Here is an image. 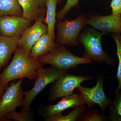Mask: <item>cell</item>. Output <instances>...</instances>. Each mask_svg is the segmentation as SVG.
<instances>
[{
  "label": "cell",
  "instance_id": "obj_1",
  "mask_svg": "<svg viewBox=\"0 0 121 121\" xmlns=\"http://www.w3.org/2000/svg\"><path fill=\"white\" fill-rule=\"evenodd\" d=\"M10 64L0 74V85H5L15 79L27 78L36 79L37 69L43 67V64L38 59L31 56L22 47L18 46Z\"/></svg>",
  "mask_w": 121,
  "mask_h": 121
},
{
  "label": "cell",
  "instance_id": "obj_2",
  "mask_svg": "<svg viewBox=\"0 0 121 121\" xmlns=\"http://www.w3.org/2000/svg\"><path fill=\"white\" fill-rule=\"evenodd\" d=\"M103 35L102 33L93 28L87 29L80 33L78 40L84 47L83 56L93 62L104 63L114 66V59L106 53L103 48L102 37Z\"/></svg>",
  "mask_w": 121,
  "mask_h": 121
},
{
  "label": "cell",
  "instance_id": "obj_3",
  "mask_svg": "<svg viewBox=\"0 0 121 121\" xmlns=\"http://www.w3.org/2000/svg\"><path fill=\"white\" fill-rule=\"evenodd\" d=\"M40 63L51 65L59 70L68 71L76 68L78 65L93 63L89 59L75 55L64 45L59 46L51 52L38 58Z\"/></svg>",
  "mask_w": 121,
  "mask_h": 121
},
{
  "label": "cell",
  "instance_id": "obj_4",
  "mask_svg": "<svg viewBox=\"0 0 121 121\" xmlns=\"http://www.w3.org/2000/svg\"><path fill=\"white\" fill-rule=\"evenodd\" d=\"M87 17L84 13L80 14L71 20L65 19L56 23L58 33L56 40L59 46H77L80 43L78 39L82 29L86 25Z\"/></svg>",
  "mask_w": 121,
  "mask_h": 121
},
{
  "label": "cell",
  "instance_id": "obj_5",
  "mask_svg": "<svg viewBox=\"0 0 121 121\" xmlns=\"http://www.w3.org/2000/svg\"><path fill=\"white\" fill-rule=\"evenodd\" d=\"M67 71L59 70L52 66L46 69L41 67L37 69V77L34 86L30 90L24 91L21 110L30 109V105L39 93L48 84L54 83L60 76L67 73Z\"/></svg>",
  "mask_w": 121,
  "mask_h": 121
},
{
  "label": "cell",
  "instance_id": "obj_6",
  "mask_svg": "<svg viewBox=\"0 0 121 121\" xmlns=\"http://www.w3.org/2000/svg\"><path fill=\"white\" fill-rule=\"evenodd\" d=\"M97 84L91 88L80 86L76 88L82 96L85 104L89 109H92L94 106L98 105L103 112H105L106 107L110 105L112 101L105 94L103 89L105 76L102 73L97 74Z\"/></svg>",
  "mask_w": 121,
  "mask_h": 121
},
{
  "label": "cell",
  "instance_id": "obj_7",
  "mask_svg": "<svg viewBox=\"0 0 121 121\" xmlns=\"http://www.w3.org/2000/svg\"><path fill=\"white\" fill-rule=\"evenodd\" d=\"M94 78L93 76L65 74L55 80L52 86L48 101H55L59 98L66 97L73 94V91L86 80Z\"/></svg>",
  "mask_w": 121,
  "mask_h": 121
},
{
  "label": "cell",
  "instance_id": "obj_8",
  "mask_svg": "<svg viewBox=\"0 0 121 121\" xmlns=\"http://www.w3.org/2000/svg\"><path fill=\"white\" fill-rule=\"evenodd\" d=\"M22 79L12 82L8 86L0 100V121L5 115L22 106L24 94L21 87Z\"/></svg>",
  "mask_w": 121,
  "mask_h": 121
},
{
  "label": "cell",
  "instance_id": "obj_9",
  "mask_svg": "<svg viewBox=\"0 0 121 121\" xmlns=\"http://www.w3.org/2000/svg\"><path fill=\"white\" fill-rule=\"evenodd\" d=\"M46 11L39 16L35 23L25 31L20 38L19 46L22 47L28 53L36 41L42 35L48 33V27L44 22Z\"/></svg>",
  "mask_w": 121,
  "mask_h": 121
},
{
  "label": "cell",
  "instance_id": "obj_10",
  "mask_svg": "<svg viewBox=\"0 0 121 121\" xmlns=\"http://www.w3.org/2000/svg\"><path fill=\"white\" fill-rule=\"evenodd\" d=\"M31 25V22L22 17H0V35L7 37L20 36Z\"/></svg>",
  "mask_w": 121,
  "mask_h": 121
},
{
  "label": "cell",
  "instance_id": "obj_11",
  "mask_svg": "<svg viewBox=\"0 0 121 121\" xmlns=\"http://www.w3.org/2000/svg\"><path fill=\"white\" fill-rule=\"evenodd\" d=\"M86 24L102 33H121V15H93L87 19Z\"/></svg>",
  "mask_w": 121,
  "mask_h": 121
},
{
  "label": "cell",
  "instance_id": "obj_12",
  "mask_svg": "<svg viewBox=\"0 0 121 121\" xmlns=\"http://www.w3.org/2000/svg\"><path fill=\"white\" fill-rule=\"evenodd\" d=\"M82 96L79 94H73L63 97L58 103L53 105L44 107L40 111V114L45 118L62 112L70 108H74L81 105H85Z\"/></svg>",
  "mask_w": 121,
  "mask_h": 121
},
{
  "label": "cell",
  "instance_id": "obj_13",
  "mask_svg": "<svg viewBox=\"0 0 121 121\" xmlns=\"http://www.w3.org/2000/svg\"><path fill=\"white\" fill-rule=\"evenodd\" d=\"M20 36L7 37L0 35V71L8 62L11 55L19 46Z\"/></svg>",
  "mask_w": 121,
  "mask_h": 121
},
{
  "label": "cell",
  "instance_id": "obj_14",
  "mask_svg": "<svg viewBox=\"0 0 121 121\" xmlns=\"http://www.w3.org/2000/svg\"><path fill=\"white\" fill-rule=\"evenodd\" d=\"M55 39L48 33L42 35L33 47L30 52L31 56L37 59L58 48L59 46Z\"/></svg>",
  "mask_w": 121,
  "mask_h": 121
},
{
  "label": "cell",
  "instance_id": "obj_15",
  "mask_svg": "<svg viewBox=\"0 0 121 121\" xmlns=\"http://www.w3.org/2000/svg\"><path fill=\"white\" fill-rule=\"evenodd\" d=\"M23 10L22 17L30 22L35 21L47 8L41 7L35 0H18Z\"/></svg>",
  "mask_w": 121,
  "mask_h": 121
},
{
  "label": "cell",
  "instance_id": "obj_16",
  "mask_svg": "<svg viewBox=\"0 0 121 121\" xmlns=\"http://www.w3.org/2000/svg\"><path fill=\"white\" fill-rule=\"evenodd\" d=\"M60 0H46V16L44 22L48 27V33L55 39V26L56 23V5Z\"/></svg>",
  "mask_w": 121,
  "mask_h": 121
},
{
  "label": "cell",
  "instance_id": "obj_17",
  "mask_svg": "<svg viewBox=\"0 0 121 121\" xmlns=\"http://www.w3.org/2000/svg\"><path fill=\"white\" fill-rule=\"evenodd\" d=\"M6 15L22 17L23 10L18 0H0V17Z\"/></svg>",
  "mask_w": 121,
  "mask_h": 121
},
{
  "label": "cell",
  "instance_id": "obj_18",
  "mask_svg": "<svg viewBox=\"0 0 121 121\" xmlns=\"http://www.w3.org/2000/svg\"><path fill=\"white\" fill-rule=\"evenodd\" d=\"M86 107L84 105H81L74 108L73 110L67 115L64 116L62 113L45 118L48 121H76L80 115L85 113Z\"/></svg>",
  "mask_w": 121,
  "mask_h": 121
},
{
  "label": "cell",
  "instance_id": "obj_19",
  "mask_svg": "<svg viewBox=\"0 0 121 121\" xmlns=\"http://www.w3.org/2000/svg\"><path fill=\"white\" fill-rule=\"evenodd\" d=\"M115 94V99L110 106L108 117L110 121H121V90Z\"/></svg>",
  "mask_w": 121,
  "mask_h": 121
},
{
  "label": "cell",
  "instance_id": "obj_20",
  "mask_svg": "<svg viewBox=\"0 0 121 121\" xmlns=\"http://www.w3.org/2000/svg\"><path fill=\"white\" fill-rule=\"evenodd\" d=\"M112 37L117 45V55L118 59V64L116 78L118 82V85L115 93L121 90V36L119 33H113Z\"/></svg>",
  "mask_w": 121,
  "mask_h": 121
},
{
  "label": "cell",
  "instance_id": "obj_21",
  "mask_svg": "<svg viewBox=\"0 0 121 121\" xmlns=\"http://www.w3.org/2000/svg\"><path fill=\"white\" fill-rule=\"evenodd\" d=\"M14 120L16 121H33L32 114L30 109L28 110H21L20 112H17L16 110L11 111L7 114L1 121Z\"/></svg>",
  "mask_w": 121,
  "mask_h": 121
},
{
  "label": "cell",
  "instance_id": "obj_22",
  "mask_svg": "<svg viewBox=\"0 0 121 121\" xmlns=\"http://www.w3.org/2000/svg\"><path fill=\"white\" fill-rule=\"evenodd\" d=\"M99 109L94 108L89 109L86 113L80 115L77 121H106L109 120L108 117L100 115L98 114Z\"/></svg>",
  "mask_w": 121,
  "mask_h": 121
},
{
  "label": "cell",
  "instance_id": "obj_23",
  "mask_svg": "<svg viewBox=\"0 0 121 121\" xmlns=\"http://www.w3.org/2000/svg\"><path fill=\"white\" fill-rule=\"evenodd\" d=\"M79 0H67L64 7L61 10L56 13V18L57 21H62L65 15L72 8L78 7Z\"/></svg>",
  "mask_w": 121,
  "mask_h": 121
},
{
  "label": "cell",
  "instance_id": "obj_24",
  "mask_svg": "<svg viewBox=\"0 0 121 121\" xmlns=\"http://www.w3.org/2000/svg\"><path fill=\"white\" fill-rule=\"evenodd\" d=\"M110 7L112 9V15H121V0H112Z\"/></svg>",
  "mask_w": 121,
  "mask_h": 121
},
{
  "label": "cell",
  "instance_id": "obj_25",
  "mask_svg": "<svg viewBox=\"0 0 121 121\" xmlns=\"http://www.w3.org/2000/svg\"><path fill=\"white\" fill-rule=\"evenodd\" d=\"M8 86V84L0 85V100L2 98V95L6 91Z\"/></svg>",
  "mask_w": 121,
  "mask_h": 121
},
{
  "label": "cell",
  "instance_id": "obj_26",
  "mask_svg": "<svg viewBox=\"0 0 121 121\" xmlns=\"http://www.w3.org/2000/svg\"><path fill=\"white\" fill-rule=\"evenodd\" d=\"M41 7H44L45 6L46 0H35Z\"/></svg>",
  "mask_w": 121,
  "mask_h": 121
},
{
  "label": "cell",
  "instance_id": "obj_27",
  "mask_svg": "<svg viewBox=\"0 0 121 121\" xmlns=\"http://www.w3.org/2000/svg\"></svg>",
  "mask_w": 121,
  "mask_h": 121
}]
</instances>
